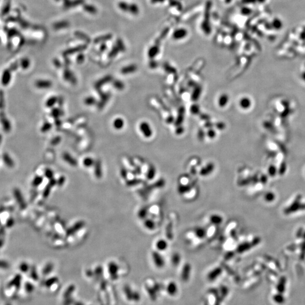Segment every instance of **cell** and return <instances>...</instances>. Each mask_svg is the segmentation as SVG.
Listing matches in <instances>:
<instances>
[{
    "label": "cell",
    "mask_w": 305,
    "mask_h": 305,
    "mask_svg": "<svg viewBox=\"0 0 305 305\" xmlns=\"http://www.w3.org/2000/svg\"><path fill=\"white\" fill-rule=\"evenodd\" d=\"M302 234H303V230H302V229H299L297 231V237H300L301 236H302Z\"/></svg>",
    "instance_id": "cell-47"
},
{
    "label": "cell",
    "mask_w": 305,
    "mask_h": 305,
    "mask_svg": "<svg viewBox=\"0 0 305 305\" xmlns=\"http://www.w3.org/2000/svg\"><path fill=\"white\" fill-rule=\"evenodd\" d=\"M30 65V62L28 59H25L22 60L20 66L23 69H24V70L27 69L29 67Z\"/></svg>",
    "instance_id": "cell-36"
},
{
    "label": "cell",
    "mask_w": 305,
    "mask_h": 305,
    "mask_svg": "<svg viewBox=\"0 0 305 305\" xmlns=\"http://www.w3.org/2000/svg\"><path fill=\"white\" fill-rule=\"evenodd\" d=\"M146 211L145 210V209H142L139 212V216H140V218H145L144 216H145V215L146 214Z\"/></svg>",
    "instance_id": "cell-46"
},
{
    "label": "cell",
    "mask_w": 305,
    "mask_h": 305,
    "mask_svg": "<svg viewBox=\"0 0 305 305\" xmlns=\"http://www.w3.org/2000/svg\"><path fill=\"white\" fill-rule=\"evenodd\" d=\"M136 70H137V67L135 65H129V66H128L122 68L121 73L124 75L130 74H132L134 72H135Z\"/></svg>",
    "instance_id": "cell-15"
},
{
    "label": "cell",
    "mask_w": 305,
    "mask_h": 305,
    "mask_svg": "<svg viewBox=\"0 0 305 305\" xmlns=\"http://www.w3.org/2000/svg\"><path fill=\"white\" fill-rule=\"evenodd\" d=\"M14 195H15V197H18V198H19V199H18V200H17L18 202L19 203H20V204H21V205H22V206L23 207H25V202H24V200H23V198L22 195H21V194H20V192H19V190H16L15 191Z\"/></svg>",
    "instance_id": "cell-32"
},
{
    "label": "cell",
    "mask_w": 305,
    "mask_h": 305,
    "mask_svg": "<svg viewBox=\"0 0 305 305\" xmlns=\"http://www.w3.org/2000/svg\"><path fill=\"white\" fill-rule=\"evenodd\" d=\"M1 142H2V136L1 135H0V145H1Z\"/></svg>",
    "instance_id": "cell-50"
},
{
    "label": "cell",
    "mask_w": 305,
    "mask_h": 305,
    "mask_svg": "<svg viewBox=\"0 0 305 305\" xmlns=\"http://www.w3.org/2000/svg\"><path fill=\"white\" fill-rule=\"evenodd\" d=\"M208 136L211 138H214L215 136V132L213 130H210L208 132Z\"/></svg>",
    "instance_id": "cell-45"
},
{
    "label": "cell",
    "mask_w": 305,
    "mask_h": 305,
    "mask_svg": "<svg viewBox=\"0 0 305 305\" xmlns=\"http://www.w3.org/2000/svg\"><path fill=\"white\" fill-rule=\"evenodd\" d=\"M260 241L261 240L259 238H256L250 242L243 243L238 246L237 251L240 253H244L246 251L249 250V249H250V248L254 247V246L257 245L258 244H259Z\"/></svg>",
    "instance_id": "cell-3"
},
{
    "label": "cell",
    "mask_w": 305,
    "mask_h": 305,
    "mask_svg": "<svg viewBox=\"0 0 305 305\" xmlns=\"http://www.w3.org/2000/svg\"><path fill=\"white\" fill-rule=\"evenodd\" d=\"M84 102L86 105L92 106L96 103V100L94 97H92V96H89V97H87L86 98H85Z\"/></svg>",
    "instance_id": "cell-28"
},
{
    "label": "cell",
    "mask_w": 305,
    "mask_h": 305,
    "mask_svg": "<svg viewBox=\"0 0 305 305\" xmlns=\"http://www.w3.org/2000/svg\"><path fill=\"white\" fill-rule=\"evenodd\" d=\"M5 102L4 93L0 90V123L5 132H9L11 130V124L5 114Z\"/></svg>",
    "instance_id": "cell-1"
},
{
    "label": "cell",
    "mask_w": 305,
    "mask_h": 305,
    "mask_svg": "<svg viewBox=\"0 0 305 305\" xmlns=\"http://www.w3.org/2000/svg\"><path fill=\"white\" fill-rule=\"evenodd\" d=\"M63 159L64 161L67 162L69 164L72 166H76L77 164V162L75 159H74L71 155H70L68 152H65L63 154Z\"/></svg>",
    "instance_id": "cell-10"
},
{
    "label": "cell",
    "mask_w": 305,
    "mask_h": 305,
    "mask_svg": "<svg viewBox=\"0 0 305 305\" xmlns=\"http://www.w3.org/2000/svg\"><path fill=\"white\" fill-rule=\"evenodd\" d=\"M113 86L118 90H122L124 88V84L120 80H116L113 82Z\"/></svg>",
    "instance_id": "cell-29"
},
{
    "label": "cell",
    "mask_w": 305,
    "mask_h": 305,
    "mask_svg": "<svg viewBox=\"0 0 305 305\" xmlns=\"http://www.w3.org/2000/svg\"><path fill=\"white\" fill-rule=\"evenodd\" d=\"M210 221H211V223H212L213 224H215V225H218V224H220L221 223H222V221H223V218L222 217L219 215H216V214H214V215H212L211 216V217L210 218Z\"/></svg>",
    "instance_id": "cell-21"
},
{
    "label": "cell",
    "mask_w": 305,
    "mask_h": 305,
    "mask_svg": "<svg viewBox=\"0 0 305 305\" xmlns=\"http://www.w3.org/2000/svg\"><path fill=\"white\" fill-rule=\"evenodd\" d=\"M301 252H302V254H305V241L304 242H303V244L302 245Z\"/></svg>",
    "instance_id": "cell-48"
},
{
    "label": "cell",
    "mask_w": 305,
    "mask_h": 305,
    "mask_svg": "<svg viewBox=\"0 0 305 305\" xmlns=\"http://www.w3.org/2000/svg\"><path fill=\"white\" fill-rule=\"evenodd\" d=\"M221 273V269L218 267L215 269H214L212 271H211L209 275H208V278L210 280V281L215 279L217 277L220 275V273Z\"/></svg>",
    "instance_id": "cell-17"
},
{
    "label": "cell",
    "mask_w": 305,
    "mask_h": 305,
    "mask_svg": "<svg viewBox=\"0 0 305 305\" xmlns=\"http://www.w3.org/2000/svg\"><path fill=\"white\" fill-rule=\"evenodd\" d=\"M126 174H127V172H126V169H122V176L124 177V176H126Z\"/></svg>",
    "instance_id": "cell-49"
},
{
    "label": "cell",
    "mask_w": 305,
    "mask_h": 305,
    "mask_svg": "<svg viewBox=\"0 0 305 305\" xmlns=\"http://www.w3.org/2000/svg\"><path fill=\"white\" fill-rule=\"evenodd\" d=\"M13 71L8 68L4 70L1 76V83L4 86L8 85L10 83L11 79V74Z\"/></svg>",
    "instance_id": "cell-6"
},
{
    "label": "cell",
    "mask_w": 305,
    "mask_h": 305,
    "mask_svg": "<svg viewBox=\"0 0 305 305\" xmlns=\"http://www.w3.org/2000/svg\"><path fill=\"white\" fill-rule=\"evenodd\" d=\"M84 224V223L83 221H79V222L77 223L73 227H72L68 230L67 234L68 235H71V234L74 233V232L77 231V230L83 227Z\"/></svg>",
    "instance_id": "cell-20"
},
{
    "label": "cell",
    "mask_w": 305,
    "mask_h": 305,
    "mask_svg": "<svg viewBox=\"0 0 305 305\" xmlns=\"http://www.w3.org/2000/svg\"><path fill=\"white\" fill-rule=\"evenodd\" d=\"M214 164L212 163H209L201 170L200 174L202 176L208 175L212 173V171L214 170Z\"/></svg>",
    "instance_id": "cell-16"
},
{
    "label": "cell",
    "mask_w": 305,
    "mask_h": 305,
    "mask_svg": "<svg viewBox=\"0 0 305 305\" xmlns=\"http://www.w3.org/2000/svg\"><path fill=\"white\" fill-rule=\"evenodd\" d=\"M25 289L27 290V291L28 292H31L32 290V289L33 287L32 286V285L31 284H29V283H27L26 285H25Z\"/></svg>",
    "instance_id": "cell-44"
},
{
    "label": "cell",
    "mask_w": 305,
    "mask_h": 305,
    "mask_svg": "<svg viewBox=\"0 0 305 305\" xmlns=\"http://www.w3.org/2000/svg\"><path fill=\"white\" fill-rule=\"evenodd\" d=\"M145 226L146 228L152 230L155 228V224L152 220H146L145 222Z\"/></svg>",
    "instance_id": "cell-34"
},
{
    "label": "cell",
    "mask_w": 305,
    "mask_h": 305,
    "mask_svg": "<svg viewBox=\"0 0 305 305\" xmlns=\"http://www.w3.org/2000/svg\"><path fill=\"white\" fill-rule=\"evenodd\" d=\"M63 114V111L59 108H54L51 110V115L56 119H58L59 117L62 116Z\"/></svg>",
    "instance_id": "cell-26"
},
{
    "label": "cell",
    "mask_w": 305,
    "mask_h": 305,
    "mask_svg": "<svg viewBox=\"0 0 305 305\" xmlns=\"http://www.w3.org/2000/svg\"><path fill=\"white\" fill-rule=\"evenodd\" d=\"M152 260L157 267L162 268L164 266V261L161 254L157 252H152Z\"/></svg>",
    "instance_id": "cell-5"
},
{
    "label": "cell",
    "mask_w": 305,
    "mask_h": 305,
    "mask_svg": "<svg viewBox=\"0 0 305 305\" xmlns=\"http://www.w3.org/2000/svg\"><path fill=\"white\" fill-rule=\"evenodd\" d=\"M28 268V266L26 263H22L20 266V270L22 272H27Z\"/></svg>",
    "instance_id": "cell-41"
},
{
    "label": "cell",
    "mask_w": 305,
    "mask_h": 305,
    "mask_svg": "<svg viewBox=\"0 0 305 305\" xmlns=\"http://www.w3.org/2000/svg\"><path fill=\"white\" fill-rule=\"evenodd\" d=\"M94 171H95V174H96V176L97 178H100L101 177V163L100 161H98L96 162Z\"/></svg>",
    "instance_id": "cell-22"
},
{
    "label": "cell",
    "mask_w": 305,
    "mask_h": 305,
    "mask_svg": "<svg viewBox=\"0 0 305 305\" xmlns=\"http://www.w3.org/2000/svg\"><path fill=\"white\" fill-rule=\"evenodd\" d=\"M304 238H305V233H304Z\"/></svg>",
    "instance_id": "cell-51"
},
{
    "label": "cell",
    "mask_w": 305,
    "mask_h": 305,
    "mask_svg": "<svg viewBox=\"0 0 305 305\" xmlns=\"http://www.w3.org/2000/svg\"><path fill=\"white\" fill-rule=\"evenodd\" d=\"M112 125L115 129H116L117 130L121 129L124 127V121L123 119L121 118H117L114 120Z\"/></svg>",
    "instance_id": "cell-13"
},
{
    "label": "cell",
    "mask_w": 305,
    "mask_h": 305,
    "mask_svg": "<svg viewBox=\"0 0 305 305\" xmlns=\"http://www.w3.org/2000/svg\"><path fill=\"white\" fill-rule=\"evenodd\" d=\"M58 98L56 96H51L45 102V106L47 108H51L54 106V105L58 102Z\"/></svg>",
    "instance_id": "cell-19"
},
{
    "label": "cell",
    "mask_w": 305,
    "mask_h": 305,
    "mask_svg": "<svg viewBox=\"0 0 305 305\" xmlns=\"http://www.w3.org/2000/svg\"><path fill=\"white\" fill-rule=\"evenodd\" d=\"M34 85L36 88L39 89H49L53 85V83L49 80H37L35 82Z\"/></svg>",
    "instance_id": "cell-7"
},
{
    "label": "cell",
    "mask_w": 305,
    "mask_h": 305,
    "mask_svg": "<svg viewBox=\"0 0 305 305\" xmlns=\"http://www.w3.org/2000/svg\"><path fill=\"white\" fill-rule=\"evenodd\" d=\"M228 96L227 94H223L219 97L218 103L220 108H224L228 104Z\"/></svg>",
    "instance_id": "cell-11"
},
{
    "label": "cell",
    "mask_w": 305,
    "mask_h": 305,
    "mask_svg": "<svg viewBox=\"0 0 305 305\" xmlns=\"http://www.w3.org/2000/svg\"><path fill=\"white\" fill-rule=\"evenodd\" d=\"M301 196L298 195L297 197L296 200L293 201V202L292 203L288 208L284 210V213L285 214H289L291 213H293L294 212H297L298 210H300L301 208Z\"/></svg>",
    "instance_id": "cell-2"
},
{
    "label": "cell",
    "mask_w": 305,
    "mask_h": 305,
    "mask_svg": "<svg viewBox=\"0 0 305 305\" xmlns=\"http://www.w3.org/2000/svg\"><path fill=\"white\" fill-rule=\"evenodd\" d=\"M155 175V169L154 167H150V169H149L148 172V178L149 179H152L154 178V176Z\"/></svg>",
    "instance_id": "cell-38"
},
{
    "label": "cell",
    "mask_w": 305,
    "mask_h": 305,
    "mask_svg": "<svg viewBox=\"0 0 305 305\" xmlns=\"http://www.w3.org/2000/svg\"><path fill=\"white\" fill-rule=\"evenodd\" d=\"M139 129L145 137L150 138L152 136V129L148 122H142L139 125Z\"/></svg>",
    "instance_id": "cell-4"
},
{
    "label": "cell",
    "mask_w": 305,
    "mask_h": 305,
    "mask_svg": "<svg viewBox=\"0 0 305 305\" xmlns=\"http://www.w3.org/2000/svg\"><path fill=\"white\" fill-rule=\"evenodd\" d=\"M180 259H181L180 255L178 253H175L173 254L172 258H171L172 263L175 266H177L179 264V263L180 262Z\"/></svg>",
    "instance_id": "cell-27"
},
{
    "label": "cell",
    "mask_w": 305,
    "mask_h": 305,
    "mask_svg": "<svg viewBox=\"0 0 305 305\" xmlns=\"http://www.w3.org/2000/svg\"><path fill=\"white\" fill-rule=\"evenodd\" d=\"M199 110V108L198 107V106H192L191 108V111H192V112H193V114H197Z\"/></svg>",
    "instance_id": "cell-43"
},
{
    "label": "cell",
    "mask_w": 305,
    "mask_h": 305,
    "mask_svg": "<svg viewBox=\"0 0 305 305\" xmlns=\"http://www.w3.org/2000/svg\"><path fill=\"white\" fill-rule=\"evenodd\" d=\"M3 160L4 161L5 163L8 167H12L14 166V161H13V160L11 158V157L8 155V154L5 153L3 155Z\"/></svg>",
    "instance_id": "cell-23"
},
{
    "label": "cell",
    "mask_w": 305,
    "mask_h": 305,
    "mask_svg": "<svg viewBox=\"0 0 305 305\" xmlns=\"http://www.w3.org/2000/svg\"><path fill=\"white\" fill-rule=\"evenodd\" d=\"M8 263L3 261H0V268H7L8 267Z\"/></svg>",
    "instance_id": "cell-42"
},
{
    "label": "cell",
    "mask_w": 305,
    "mask_h": 305,
    "mask_svg": "<svg viewBox=\"0 0 305 305\" xmlns=\"http://www.w3.org/2000/svg\"><path fill=\"white\" fill-rule=\"evenodd\" d=\"M195 235L200 238H203L206 236V231L201 227H197L195 229Z\"/></svg>",
    "instance_id": "cell-25"
},
{
    "label": "cell",
    "mask_w": 305,
    "mask_h": 305,
    "mask_svg": "<svg viewBox=\"0 0 305 305\" xmlns=\"http://www.w3.org/2000/svg\"></svg>",
    "instance_id": "cell-52"
},
{
    "label": "cell",
    "mask_w": 305,
    "mask_h": 305,
    "mask_svg": "<svg viewBox=\"0 0 305 305\" xmlns=\"http://www.w3.org/2000/svg\"><path fill=\"white\" fill-rule=\"evenodd\" d=\"M63 78L65 80L70 82L72 84H75L77 82L75 76L71 71L68 69L65 70L63 72Z\"/></svg>",
    "instance_id": "cell-8"
},
{
    "label": "cell",
    "mask_w": 305,
    "mask_h": 305,
    "mask_svg": "<svg viewBox=\"0 0 305 305\" xmlns=\"http://www.w3.org/2000/svg\"><path fill=\"white\" fill-rule=\"evenodd\" d=\"M51 124L49 122H45L43 124L42 127L41 128V131L42 133H45L48 132L51 128Z\"/></svg>",
    "instance_id": "cell-31"
},
{
    "label": "cell",
    "mask_w": 305,
    "mask_h": 305,
    "mask_svg": "<svg viewBox=\"0 0 305 305\" xmlns=\"http://www.w3.org/2000/svg\"><path fill=\"white\" fill-rule=\"evenodd\" d=\"M42 178L40 176H37L34 178L33 181V185L34 186H38L42 183Z\"/></svg>",
    "instance_id": "cell-37"
},
{
    "label": "cell",
    "mask_w": 305,
    "mask_h": 305,
    "mask_svg": "<svg viewBox=\"0 0 305 305\" xmlns=\"http://www.w3.org/2000/svg\"><path fill=\"white\" fill-rule=\"evenodd\" d=\"M264 198L267 202H271L275 199V195L271 192H268L265 195Z\"/></svg>",
    "instance_id": "cell-35"
},
{
    "label": "cell",
    "mask_w": 305,
    "mask_h": 305,
    "mask_svg": "<svg viewBox=\"0 0 305 305\" xmlns=\"http://www.w3.org/2000/svg\"><path fill=\"white\" fill-rule=\"evenodd\" d=\"M20 282L21 276L19 275H18L8 283V287H15L18 290L20 287Z\"/></svg>",
    "instance_id": "cell-12"
},
{
    "label": "cell",
    "mask_w": 305,
    "mask_h": 305,
    "mask_svg": "<svg viewBox=\"0 0 305 305\" xmlns=\"http://www.w3.org/2000/svg\"><path fill=\"white\" fill-rule=\"evenodd\" d=\"M167 291L170 295L174 296L175 294L177 292V287L175 283L171 282L169 283L167 287Z\"/></svg>",
    "instance_id": "cell-24"
},
{
    "label": "cell",
    "mask_w": 305,
    "mask_h": 305,
    "mask_svg": "<svg viewBox=\"0 0 305 305\" xmlns=\"http://www.w3.org/2000/svg\"><path fill=\"white\" fill-rule=\"evenodd\" d=\"M167 246L168 244L167 241L163 239H160L156 243V247L158 250L161 251L165 250L167 249Z\"/></svg>",
    "instance_id": "cell-18"
},
{
    "label": "cell",
    "mask_w": 305,
    "mask_h": 305,
    "mask_svg": "<svg viewBox=\"0 0 305 305\" xmlns=\"http://www.w3.org/2000/svg\"><path fill=\"white\" fill-rule=\"evenodd\" d=\"M60 141H61L60 137L57 136V137H55L54 138H53V140L51 142V144L53 145H56L59 144V143L60 142Z\"/></svg>",
    "instance_id": "cell-39"
},
{
    "label": "cell",
    "mask_w": 305,
    "mask_h": 305,
    "mask_svg": "<svg viewBox=\"0 0 305 305\" xmlns=\"http://www.w3.org/2000/svg\"><path fill=\"white\" fill-rule=\"evenodd\" d=\"M190 270H191L190 265L189 263H186L184 265V267L183 268L182 272H181V278L183 279V280L187 281V280H188L190 276Z\"/></svg>",
    "instance_id": "cell-9"
},
{
    "label": "cell",
    "mask_w": 305,
    "mask_h": 305,
    "mask_svg": "<svg viewBox=\"0 0 305 305\" xmlns=\"http://www.w3.org/2000/svg\"><path fill=\"white\" fill-rule=\"evenodd\" d=\"M240 105L241 108H242L244 109L248 108L250 105V102H249V99H247V98H242L241 100V101H240Z\"/></svg>",
    "instance_id": "cell-30"
},
{
    "label": "cell",
    "mask_w": 305,
    "mask_h": 305,
    "mask_svg": "<svg viewBox=\"0 0 305 305\" xmlns=\"http://www.w3.org/2000/svg\"><path fill=\"white\" fill-rule=\"evenodd\" d=\"M112 80V78L111 76H105V77L100 79L99 81H98V82H97L95 84V87L97 89H98L100 87L102 86L103 85L107 84L109 82H110V81H111Z\"/></svg>",
    "instance_id": "cell-14"
},
{
    "label": "cell",
    "mask_w": 305,
    "mask_h": 305,
    "mask_svg": "<svg viewBox=\"0 0 305 305\" xmlns=\"http://www.w3.org/2000/svg\"><path fill=\"white\" fill-rule=\"evenodd\" d=\"M45 175L46 178H50L51 179V178H53V171L51 169H46L45 172Z\"/></svg>",
    "instance_id": "cell-40"
},
{
    "label": "cell",
    "mask_w": 305,
    "mask_h": 305,
    "mask_svg": "<svg viewBox=\"0 0 305 305\" xmlns=\"http://www.w3.org/2000/svg\"><path fill=\"white\" fill-rule=\"evenodd\" d=\"M94 163L95 162H94V161L93 159L90 158V157L85 158L84 160H83V164L84 165L85 167H91L93 164H94Z\"/></svg>",
    "instance_id": "cell-33"
}]
</instances>
